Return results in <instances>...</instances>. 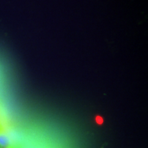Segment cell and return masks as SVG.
Segmentation results:
<instances>
[{
	"label": "cell",
	"instance_id": "obj_1",
	"mask_svg": "<svg viewBox=\"0 0 148 148\" xmlns=\"http://www.w3.org/2000/svg\"><path fill=\"white\" fill-rule=\"evenodd\" d=\"M12 141L9 136L4 131L0 130V148H7L12 146Z\"/></svg>",
	"mask_w": 148,
	"mask_h": 148
},
{
	"label": "cell",
	"instance_id": "obj_2",
	"mask_svg": "<svg viewBox=\"0 0 148 148\" xmlns=\"http://www.w3.org/2000/svg\"><path fill=\"white\" fill-rule=\"evenodd\" d=\"M13 148V147H12V146H11V147H8V148Z\"/></svg>",
	"mask_w": 148,
	"mask_h": 148
}]
</instances>
